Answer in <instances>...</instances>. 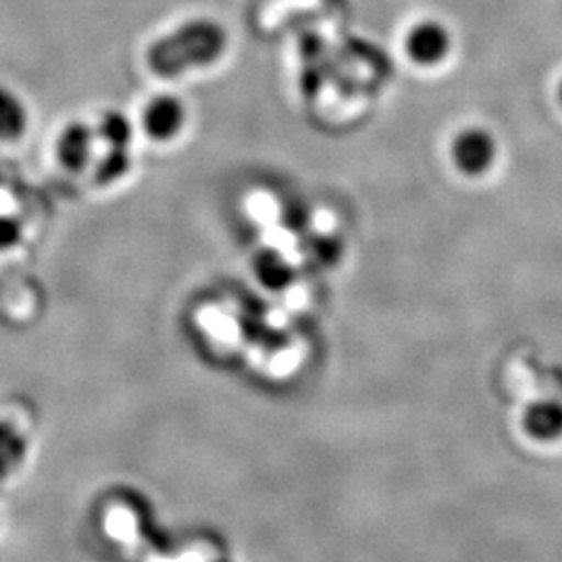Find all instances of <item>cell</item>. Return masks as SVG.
Wrapping results in <instances>:
<instances>
[{"label":"cell","mask_w":562,"mask_h":562,"mask_svg":"<svg viewBox=\"0 0 562 562\" xmlns=\"http://www.w3.org/2000/svg\"><path fill=\"white\" fill-rule=\"evenodd\" d=\"M498 148L494 136L483 127H469L454 136L450 157L464 176H483L496 161Z\"/></svg>","instance_id":"1"},{"label":"cell","mask_w":562,"mask_h":562,"mask_svg":"<svg viewBox=\"0 0 562 562\" xmlns=\"http://www.w3.org/2000/svg\"><path fill=\"white\" fill-rule=\"evenodd\" d=\"M404 50L415 65L436 67L448 59L452 50V36L440 21H419L408 30Z\"/></svg>","instance_id":"2"},{"label":"cell","mask_w":562,"mask_h":562,"mask_svg":"<svg viewBox=\"0 0 562 562\" xmlns=\"http://www.w3.org/2000/svg\"><path fill=\"white\" fill-rule=\"evenodd\" d=\"M142 125L150 138L159 142L173 140L186 125V106L180 99L161 94L146 104Z\"/></svg>","instance_id":"3"},{"label":"cell","mask_w":562,"mask_h":562,"mask_svg":"<svg viewBox=\"0 0 562 562\" xmlns=\"http://www.w3.org/2000/svg\"><path fill=\"white\" fill-rule=\"evenodd\" d=\"M92 144H94V132L81 123H69L57 140V157L60 165L69 171H81L92 157Z\"/></svg>","instance_id":"4"},{"label":"cell","mask_w":562,"mask_h":562,"mask_svg":"<svg viewBox=\"0 0 562 562\" xmlns=\"http://www.w3.org/2000/svg\"><path fill=\"white\" fill-rule=\"evenodd\" d=\"M27 111L20 97L0 86V138L15 140L25 132Z\"/></svg>","instance_id":"5"},{"label":"cell","mask_w":562,"mask_h":562,"mask_svg":"<svg viewBox=\"0 0 562 562\" xmlns=\"http://www.w3.org/2000/svg\"><path fill=\"white\" fill-rule=\"evenodd\" d=\"M27 454V443L20 431L7 423H0V480L9 477Z\"/></svg>","instance_id":"6"},{"label":"cell","mask_w":562,"mask_h":562,"mask_svg":"<svg viewBox=\"0 0 562 562\" xmlns=\"http://www.w3.org/2000/svg\"><path fill=\"white\" fill-rule=\"evenodd\" d=\"M99 134H101L102 142L109 146V148H127L130 142H132V123L117 111H109L104 113V117L101 120L99 125Z\"/></svg>","instance_id":"7"},{"label":"cell","mask_w":562,"mask_h":562,"mask_svg":"<svg viewBox=\"0 0 562 562\" xmlns=\"http://www.w3.org/2000/svg\"><path fill=\"white\" fill-rule=\"evenodd\" d=\"M127 169H130V153H127V148H109V153L99 162L97 178L102 183H111V181L123 178L127 173Z\"/></svg>","instance_id":"8"},{"label":"cell","mask_w":562,"mask_h":562,"mask_svg":"<svg viewBox=\"0 0 562 562\" xmlns=\"http://www.w3.org/2000/svg\"><path fill=\"white\" fill-rule=\"evenodd\" d=\"M21 236H23V227L18 220L0 215V252L11 250L20 244Z\"/></svg>","instance_id":"9"},{"label":"cell","mask_w":562,"mask_h":562,"mask_svg":"<svg viewBox=\"0 0 562 562\" xmlns=\"http://www.w3.org/2000/svg\"><path fill=\"white\" fill-rule=\"evenodd\" d=\"M561 102H562V81H561Z\"/></svg>","instance_id":"10"}]
</instances>
